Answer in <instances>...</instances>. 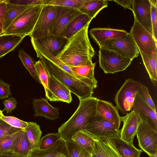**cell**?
<instances>
[{
  "label": "cell",
  "instance_id": "f35d334b",
  "mask_svg": "<svg viewBox=\"0 0 157 157\" xmlns=\"http://www.w3.org/2000/svg\"><path fill=\"white\" fill-rule=\"evenodd\" d=\"M138 93L145 102L154 111L157 112L155 105L150 96L148 88L141 84Z\"/></svg>",
  "mask_w": 157,
  "mask_h": 157
},
{
  "label": "cell",
  "instance_id": "8992f818",
  "mask_svg": "<svg viewBox=\"0 0 157 157\" xmlns=\"http://www.w3.org/2000/svg\"><path fill=\"white\" fill-rule=\"evenodd\" d=\"M141 84L139 81L128 78L117 91L114 100L116 107L123 115L126 114L132 109Z\"/></svg>",
  "mask_w": 157,
  "mask_h": 157
},
{
  "label": "cell",
  "instance_id": "4fadbf2b",
  "mask_svg": "<svg viewBox=\"0 0 157 157\" xmlns=\"http://www.w3.org/2000/svg\"><path fill=\"white\" fill-rule=\"evenodd\" d=\"M48 87L45 95L50 101L71 102L72 98L69 89L52 75H49Z\"/></svg>",
  "mask_w": 157,
  "mask_h": 157
},
{
  "label": "cell",
  "instance_id": "7dc6e473",
  "mask_svg": "<svg viewBox=\"0 0 157 157\" xmlns=\"http://www.w3.org/2000/svg\"><path fill=\"white\" fill-rule=\"evenodd\" d=\"M0 157H30V156L27 157L23 156L11 152H9L0 154Z\"/></svg>",
  "mask_w": 157,
  "mask_h": 157
},
{
  "label": "cell",
  "instance_id": "d590c367",
  "mask_svg": "<svg viewBox=\"0 0 157 157\" xmlns=\"http://www.w3.org/2000/svg\"><path fill=\"white\" fill-rule=\"evenodd\" d=\"M23 129L16 133L0 138V154L11 152L12 144Z\"/></svg>",
  "mask_w": 157,
  "mask_h": 157
},
{
  "label": "cell",
  "instance_id": "c3c4849f",
  "mask_svg": "<svg viewBox=\"0 0 157 157\" xmlns=\"http://www.w3.org/2000/svg\"><path fill=\"white\" fill-rule=\"evenodd\" d=\"M4 33L3 21H0V35L3 34Z\"/></svg>",
  "mask_w": 157,
  "mask_h": 157
},
{
  "label": "cell",
  "instance_id": "1f68e13d",
  "mask_svg": "<svg viewBox=\"0 0 157 157\" xmlns=\"http://www.w3.org/2000/svg\"><path fill=\"white\" fill-rule=\"evenodd\" d=\"M18 53L19 58L30 75L38 83H40L35 68V62H34L32 58L26 53L22 48L19 50Z\"/></svg>",
  "mask_w": 157,
  "mask_h": 157
},
{
  "label": "cell",
  "instance_id": "3957f363",
  "mask_svg": "<svg viewBox=\"0 0 157 157\" xmlns=\"http://www.w3.org/2000/svg\"><path fill=\"white\" fill-rule=\"evenodd\" d=\"M98 99L91 97L79 100L78 106L71 117L58 129L61 138L71 139L77 132L82 130L97 115Z\"/></svg>",
  "mask_w": 157,
  "mask_h": 157
},
{
  "label": "cell",
  "instance_id": "6da1fadb",
  "mask_svg": "<svg viewBox=\"0 0 157 157\" xmlns=\"http://www.w3.org/2000/svg\"><path fill=\"white\" fill-rule=\"evenodd\" d=\"M31 42L37 57L40 58L50 75L54 76L66 86L79 100L92 97L94 88L68 73L56 63L48 51L34 42Z\"/></svg>",
  "mask_w": 157,
  "mask_h": 157
},
{
  "label": "cell",
  "instance_id": "8fae6325",
  "mask_svg": "<svg viewBox=\"0 0 157 157\" xmlns=\"http://www.w3.org/2000/svg\"><path fill=\"white\" fill-rule=\"evenodd\" d=\"M56 6L44 5L35 26L29 36L36 39L51 34Z\"/></svg>",
  "mask_w": 157,
  "mask_h": 157
},
{
  "label": "cell",
  "instance_id": "ab89813d",
  "mask_svg": "<svg viewBox=\"0 0 157 157\" xmlns=\"http://www.w3.org/2000/svg\"><path fill=\"white\" fill-rule=\"evenodd\" d=\"M21 129L10 126L0 118V138L14 134Z\"/></svg>",
  "mask_w": 157,
  "mask_h": 157
},
{
  "label": "cell",
  "instance_id": "e575fe53",
  "mask_svg": "<svg viewBox=\"0 0 157 157\" xmlns=\"http://www.w3.org/2000/svg\"><path fill=\"white\" fill-rule=\"evenodd\" d=\"M35 66L40 82L43 86L46 93L48 89L49 75L40 59L35 62Z\"/></svg>",
  "mask_w": 157,
  "mask_h": 157
},
{
  "label": "cell",
  "instance_id": "60d3db41",
  "mask_svg": "<svg viewBox=\"0 0 157 157\" xmlns=\"http://www.w3.org/2000/svg\"><path fill=\"white\" fill-rule=\"evenodd\" d=\"M46 0H6L7 3L21 5H44Z\"/></svg>",
  "mask_w": 157,
  "mask_h": 157
},
{
  "label": "cell",
  "instance_id": "836d02e7",
  "mask_svg": "<svg viewBox=\"0 0 157 157\" xmlns=\"http://www.w3.org/2000/svg\"><path fill=\"white\" fill-rule=\"evenodd\" d=\"M88 0H46L44 5L72 8L78 9Z\"/></svg>",
  "mask_w": 157,
  "mask_h": 157
},
{
  "label": "cell",
  "instance_id": "ba28073f",
  "mask_svg": "<svg viewBox=\"0 0 157 157\" xmlns=\"http://www.w3.org/2000/svg\"><path fill=\"white\" fill-rule=\"evenodd\" d=\"M82 14L76 9L57 6L51 29V34L65 37L69 25L74 20Z\"/></svg>",
  "mask_w": 157,
  "mask_h": 157
},
{
  "label": "cell",
  "instance_id": "f6af8a7d",
  "mask_svg": "<svg viewBox=\"0 0 157 157\" xmlns=\"http://www.w3.org/2000/svg\"><path fill=\"white\" fill-rule=\"evenodd\" d=\"M113 1L124 8L128 9L132 11V0H114Z\"/></svg>",
  "mask_w": 157,
  "mask_h": 157
},
{
  "label": "cell",
  "instance_id": "ffe728a7",
  "mask_svg": "<svg viewBox=\"0 0 157 157\" xmlns=\"http://www.w3.org/2000/svg\"><path fill=\"white\" fill-rule=\"evenodd\" d=\"M29 156L30 157H69L65 141L61 138L48 148L32 150Z\"/></svg>",
  "mask_w": 157,
  "mask_h": 157
},
{
  "label": "cell",
  "instance_id": "74e56055",
  "mask_svg": "<svg viewBox=\"0 0 157 157\" xmlns=\"http://www.w3.org/2000/svg\"><path fill=\"white\" fill-rule=\"evenodd\" d=\"M0 118L10 126L16 128L25 129L28 125V122L13 116L3 115Z\"/></svg>",
  "mask_w": 157,
  "mask_h": 157
},
{
  "label": "cell",
  "instance_id": "44dd1931",
  "mask_svg": "<svg viewBox=\"0 0 157 157\" xmlns=\"http://www.w3.org/2000/svg\"><path fill=\"white\" fill-rule=\"evenodd\" d=\"M33 105L35 117H44L52 120L59 118V108L52 106L47 99L42 98L34 99Z\"/></svg>",
  "mask_w": 157,
  "mask_h": 157
},
{
  "label": "cell",
  "instance_id": "277c9868",
  "mask_svg": "<svg viewBox=\"0 0 157 157\" xmlns=\"http://www.w3.org/2000/svg\"><path fill=\"white\" fill-rule=\"evenodd\" d=\"M44 5L30 6L19 16L3 34L30 36L32 32Z\"/></svg>",
  "mask_w": 157,
  "mask_h": 157
},
{
  "label": "cell",
  "instance_id": "ee69618b",
  "mask_svg": "<svg viewBox=\"0 0 157 157\" xmlns=\"http://www.w3.org/2000/svg\"><path fill=\"white\" fill-rule=\"evenodd\" d=\"M10 86V84L0 79V99L8 98L11 95Z\"/></svg>",
  "mask_w": 157,
  "mask_h": 157
},
{
  "label": "cell",
  "instance_id": "5b68a950",
  "mask_svg": "<svg viewBox=\"0 0 157 157\" xmlns=\"http://www.w3.org/2000/svg\"><path fill=\"white\" fill-rule=\"evenodd\" d=\"M99 47L112 51L132 61L139 56V51L131 33L97 44Z\"/></svg>",
  "mask_w": 157,
  "mask_h": 157
},
{
  "label": "cell",
  "instance_id": "b9f144b4",
  "mask_svg": "<svg viewBox=\"0 0 157 157\" xmlns=\"http://www.w3.org/2000/svg\"><path fill=\"white\" fill-rule=\"evenodd\" d=\"M151 20L152 35L157 41V8L151 5Z\"/></svg>",
  "mask_w": 157,
  "mask_h": 157
},
{
  "label": "cell",
  "instance_id": "4dcf8cb0",
  "mask_svg": "<svg viewBox=\"0 0 157 157\" xmlns=\"http://www.w3.org/2000/svg\"><path fill=\"white\" fill-rule=\"evenodd\" d=\"M92 19L85 14H82L74 20L69 25L66 31L65 37L69 39L88 24Z\"/></svg>",
  "mask_w": 157,
  "mask_h": 157
},
{
  "label": "cell",
  "instance_id": "9c48e42d",
  "mask_svg": "<svg viewBox=\"0 0 157 157\" xmlns=\"http://www.w3.org/2000/svg\"><path fill=\"white\" fill-rule=\"evenodd\" d=\"M139 52L151 55L157 51V41L150 33L134 19L133 24L129 32Z\"/></svg>",
  "mask_w": 157,
  "mask_h": 157
},
{
  "label": "cell",
  "instance_id": "d6986e66",
  "mask_svg": "<svg viewBox=\"0 0 157 157\" xmlns=\"http://www.w3.org/2000/svg\"><path fill=\"white\" fill-rule=\"evenodd\" d=\"M106 139L121 157H140L142 150L136 148L133 144L123 140L120 136Z\"/></svg>",
  "mask_w": 157,
  "mask_h": 157
},
{
  "label": "cell",
  "instance_id": "f1b7e54d",
  "mask_svg": "<svg viewBox=\"0 0 157 157\" xmlns=\"http://www.w3.org/2000/svg\"><path fill=\"white\" fill-rule=\"evenodd\" d=\"M31 144L32 151L39 148L42 132L40 126L36 123L28 122V125L25 129Z\"/></svg>",
  "mask_w": 157,
  "mask_h": 157
},
{
  "label": "cell",
  "instance_id": "f5cc1de1",
  "mask_svg": "<svg viewBox=\"0 0 157 157\" xmlns=\"http://www.w3.org/2000/svg\"><path fill=\"white\" fill-rule=\"evenodd\" d=\"M4 0H0V2L3 1Z\"/></svg>",
  "mask_w": 157,
  "mask_h": 157
},
{
  "label": "cell",
  "instance_id": "d6a6232c",
  "mask_svg": "<svg viewBox=\"0 0 157 157\" xmlns=\"http://www.w3.org/2000/svg\"><path fill=\"white\" fill-rule=\"evenodd\" d=\"M65 142L69 157H91L86 150L71 139Z\"/></svg>",
  "mask_w": 157,
  "mask_h": 157
},
{
  "label": "cell",
  "instance_id": "d4e9b609",
  "mask_svg": "<svg viewBox=\"0 0 157 157\" xmlns=\"http://www.w3.org/2000/svg\"><path fill=\"white\" fill-rule=\"evenodd\" d=\"M91 137L95 141L94 151L91 157H121L107 139Z\"/></svg>",
  "mask_w": 157,
  "mask_h": 157
},
{
  "label": "cell",
  "instance_id": "7c38bea8",
  "mask_svg": "<svg viewBox=\"0 0 157 157\" xmlns=\"http://www.w3.org/2000/svg\"><path fill=\"white\" fill-rule=\"evenodd\" d=\"M138 145L148 155H157V132L147 122L141 121L136 132Z\"/></svg>",
  "mask_w": 157,
  "mask_h": 157
},
{
  "label": "cell",
  "instance_id": "816d5d0a",
  "mask_svg": "<svg viewBox=\"0 0 157 157\" xmlns=\"http://www.w3.org/2000/svg\"><path fill=\"white\" fill-rule=\"evenodd\" d=\"M149 156L150 157H157V155H150Z\"/></svg>",
  "mask_w": 157,
  "mask_h": 157
},
{
  "label": "cell",
  "instance_id": "30bf717a",
  "mask_svg": "<svg viewBox=\"0 0 157 157\" xmlns=\"http://www.w3.org/2000/svg\"><path fill=\"white\" fill-rule=\"evenodd\" d=\"M81 131L91 137L108 139L120 136L121 130H117L109 122L97 113L96 116Z\"/></svg>",
  "mask_w": 157,
  "mask_h": 157
},
{
  "label": "cell",
  "instance_id": "2e32d148",
  "mask_svg": "<svg viewBox=\"0 0 157 157\" xmlns=\"http://www.w3.org/2000/svg\"><path fill=\"white\" fill-rule=\"evenodd\" d=\"M139 116L141 120L147 122L157 132V114L137 93L132 108Z\"/></svg>",
  "mask_w": 157,
  "mask_h": 157
},
{
  "label": "cell",
  "instance_id": "83f0119b",
  "mask_svg": "<svg viewBox=\"0 0 157 157\" xmlns=\"http://www.w3.org/2000/svg\"><path fill=\"white\" fill-rule=\"evenodd\" d=\"M157 52H154L151 55H147L139 52L149 78L155 86L157 85Z\"/></svg>",
  "mask_w": 157,
  "mask_h": 157
},
{
  "label": "cell",
  "instance_id": "cb8c5ba5",
  "mask_svg": "<svg viewBox=\"0 0 157 157\" xmlns=\"http://www.w3.org/2000/svg\"><path fill=\"white\" fill-rule=\"evenodd\" d=\"M25 36L3 34L0 35V59L13 51L21 43Z\"/></svg>",
  "mask_w": 157,
  "mask_h": 157
},
{
  "label": "cell",
  "instance_id": "f546056e",
  "mask_svg": "<svg viewBox=\"0 0 157 157\" xmlns=\"http://www.w3.org/2000/svg\"><path fill=\"white\" fill-rule=\"evenodd\" d=\"M71 139L86 150L92 156L95 145L94 140L92 137L80 130L73 135Z\"/></svg>",
  "mask_w": 157,
  "mask_h": 157
},
{
  "label": "cell",
  "instance_id": "bcb514c9",
  "mask_svg": "<svg viewBox=\"0 0 157 157\" xmlns=\"http://www.w3.org/2000/svg\"><path fill=\"white\" fill-rule=\"evenodd\" d=\"M7 6L6 0L0 2V21H3Z\"/></svg>",
  "mask_w": 157,
  "mask_h": 157
},
{
  "label": "cell",
  "instance_id": "603a6c76",
  "mask_svg": "<svg viewBox=\"0 0 157 157\" xmlns=\"http://www.w3.org/2000/svg\"><path fill=\"white\" fill-rule=\"evenodd\" d=\"M11 150V152L17 155L25 157L30 155L32 149L25 129L13 142Z\"/></svg>",
  "mask_w": 157,
  "mask_h": 157
},
{
  "label": "cell",
  "instance_id": "52a82bcc",
  "mask_svg": "<svg viewBox=\"0 0 157 157\" xmlns=\"http://www.w3.org/2000/svg\"><path fill=\"white\" fill-rule=\"evenodd\" d=\"M99 48V67L105 73L113 74L124 71L131 64V59L110 50Z\"/></svg>",
  "mask_w": 157,
  "mask_h": 157
},
{
  "label": "cell",
  "instance_id": "f907efd6",
  "mask_svg": "<svg viewBox=\"0 0 157 157\" xmlns=\"http://www.w3.org/2000/svg\"><path fill=\"white\" fill-rule=\"evenodd\" d=\"M3 112L2 111L0 110V118L2 116L4 115L3 114Z\"/></svg>",
  "mask_w": 157,
  "mask_h": 157
},
{
  "label": "cell",
  "instance_id": "681fc988",
  "mask_svg": "<svg viewBox=\"0 0 157 157\" xmlns=\"http://www.w3.org/2000/svg\"><path fill=\"white\" fill-rule=\"evenodd\" d=\"M151 5L154 7L157 8V0H149Z\"/></svg>",
  "mask_w": 157,
  "mask_h": 157
},
{
  "label": "cell",
  "instance_id": "e0dca14e",
  "mask_svg": "<svg viewBox=\"0 0 157 157\" xmlns=\"http://www.w3.org/2000/svg\"><path fill=\"white\" fill-rule=\"evenodd\" d=\"M68 40L66 37L52 34L36 39L31 38V41L45 49L56 57L63 49Z\"/></svg>",
  "mask_w": 157,
  "mask_h": 157
},
{
  "label": "cell",
  "instance_id": "4316f807",
  "mask_svg": "<svg viewBox=\"0 0 157 157\" xmlns=\"http://www.w3.org/2000/svg\"><path fill=\"white\" fill-rule=\"evenodd\" d=\"M31 6L7 3L6 11L3 21L4 32L19 16Z\"/></svg>",
  "mask_w": 157,
  "mask_h": 157
},
{
  "label": "cell",
  "instance_id": "8d00e7d4",
  "mask_svg": "<svg viewBox=\"0 0 157 157\" xmlns=\"http://www.w3.org/2000/svg\"><path fill=\"white\" fill-rule=\"evenodd\" d=\"M60 138L58 132L46 135L40 139L39 149L44 150L48 148L55 144Z\"/></svg>",
  "mask_w": 157,
  "mask_h": 157
},
{
  "label": "cell",
  "instance_id": "7a4b0ae2",
  "mask_svg": "<svg viewBox=\"0 0 157 157\" xmlns=\"http://www.w3.org/2000/svg\"><path fill=\"white\" fill-rule=\"evenodd\" d=\"M88 24L69 39L63 49L56 57L69 67L80 66L92 60L95 51L88 35Z\"/></svg>",
  "mask_w": 157,
  "mask_h": 157
},
{
  "label": "cell",
  "instance_id": "9a60e30c",
  "mask_svg": "<svg viewBox=\"0 0 157 157\" xmlns=\"http://www.w3.org/2000/svg\"><path fill=\"white\" fill-rule=\"evenodd\" d=\"M121 120L123 125L120 133L121 138L130 144H133L135 136L141 119L139 115L133 110L121 117Z\"/></svg>",
  "mask_w": 157,
  "mask_h": 157
},
{
  "label": "cell",
  "instance_id": "ac0fdd59",
  "mask_svg": "<svg viewBox=\"0 0 157 157\" xmlns=\"http://www.w3.org/2000/svg\"><path fill=\"white\" fill-rule=\"evenodd\" d=\"M97 110L98 114L101 118L112 124L117 130H119L121 117L117 108L112 103L98 99Z\"/></svg>",
  "mask_w": 157,
  "mask_h": 157
},
{
  "label": "cell",
  "instance_id": "5bb4252c",
  "mask_svg": "<svg viewBox=\"0 0 157 157\" xmlns=\"http://www.w3.org/2000/svg\"><path fill=\"white\" fill-rule=\"evenodd\" d=\"M132 12L137 22L152 34L151 4L149 0H132Z\"/></svg>",
  "mask_w": 157,
  "mask_h": 157
},
{
  "label": "cell",
  "instance_id": "7bdbcfd3",
  "mask_svg": "<svg viewBox=\"0 0 157 157\" xmlns=\"http://www.w3.org/2000/svg\"><path fill=\"white\" fill-rule=\"evenodd\" d=\"M2 102L4 105V108L2 111H6L7 114L9 113H11L12 111L17 107V100L14 98L12 97L8 98Z\"/></svg>",
  "mask_w": 157,
  "mask_h": 157
},
{
  "label": "cell",
  "instance_id": "7402d4cb",
  "mask_svg": "<svg viewBox=\"0 0 157 157\" xmlns=\"http://www.w3.org/2000/svg\"><path fill=\"white\" fill-rule=\"evenodd\" d=\"M89 33L97 44L119 37L128 33L124 30L106 28H93L90 30Z\"/></svg>",
  "mask_w": 157,
  "mask_h": 157
},
{
  "label": "cell",
  "instance_id": "484cf974",
  "mask_svg": "<svg viewBox=\"0 0 157 157\" xmlns=\"http://www.w3.org/2000/svg\"><path fill=\"white\" fill-rule=\"evenodd\" d=\"M108 4L107 0H88L80 6L78 10L82 13L93 19L100 11L108 7Z\"/></svg>",
  "mask_w": 157,
  "mask_h": 157
}]
</instances>
